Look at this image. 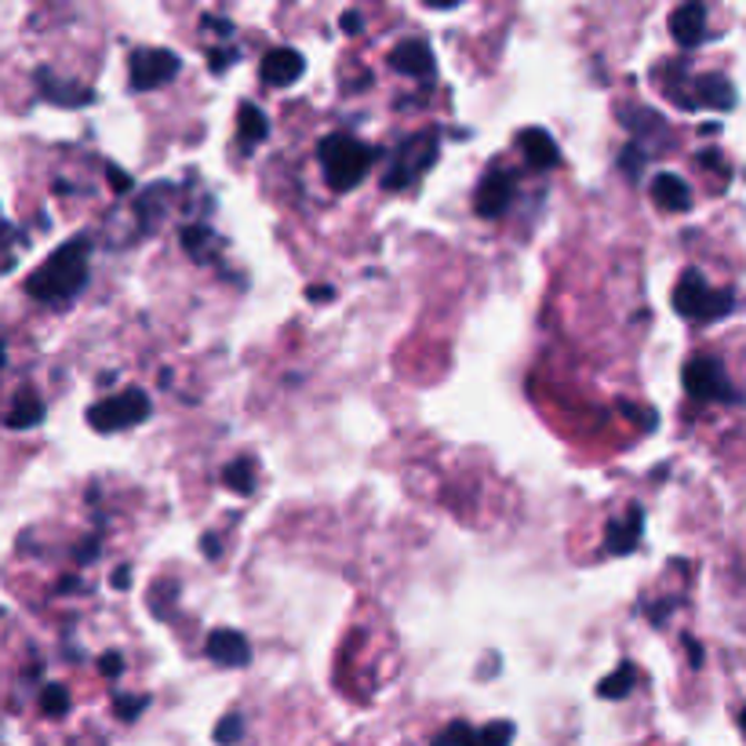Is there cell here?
Segmentation results:
<instances>
[{
    "label": "cell",
    "instance_id": "obj_13",
    "mask_svg": "<svg viewBox=\"0 0 746 746\" xmlns=\"http://www.w3.org/2000/svg\"><path fill=\"white\" fill-rule=\"evenodd\" d=\"M33 81H37V91H41L48 102H56V107H88V102H95V91L81 88L77 81H59V77L44 67L33 73Z\"/></svg>",
    "mask_w": 746,
    "mask_h": 746
},
{
    "label": "cell",
    "instance_id": "obj_34",
    "mask_svg": "<svg viewBox=\"0 0 746 746\" xmlns=\"http://www.w3.org/2000/svg\"><path fill=\"white\" fill-rule=\"evenodd\" d=\"M204 26H208V30H219L222 37H230V33H233V22H230V19H215V16H208V19H204Z\"/></svg>",
    "mask_w": 746,
    "mask_h": 746
},
{
    "label": "cell",
    "instance_id": "obj_4",
    "mask_svg": "<svg viewBox=\"0 0 746 746\" xmlns=\"http://www.w3.org/2000/svg\"><path fill=\"white\" fill-rule=\"evenodd\" d=\"M434 161H437V132H419L412 139H404L394 153V161H390V172L383 175V186L386 190L412 186Z\"/></svg>",
    "mask_w": 746,
    "mask_h": 746
},
{
    "label": "cell",
    "instance_id": "obj_7",
    "mask_svg": "<svg viewBox=\"0 0 746 746\" xmlns=\"http://www.w3.org/2000/svg\"><path fill=\"white\" fill-rule=\"evenodd\" d=\"M182 70L175 51L168 48H139L128 59V77H132V91H153L168 84Z\"/></svg>",
    "mask_w": 746,
    "mask_h": 746
},
{
    "label": "cell",
    "instance_id": "obj_27",
    "mask_svg": "<svg viewBox=\"0 0 746 746\" xmlns=\"http://www.w3.org/2000/svg\"><path fill=\"white\" fill-rule=\"evenodd\" d=\"M147 703H150L147 696H139V699L135 696H117L113 699V714L121 717V722H135V717L147 710Z\"/></svg>",
    "mask_w": 746,
    "mask_h": 746
},
{
    "label": "cell",
    "instance_id": "obj_21",
    "mask_svg": "<svg viewBox=\"0 0 746 746\" xmlns=\"http://www.w3.org/2000/svg\"><path fill=\"white\" fill-rule=\"evenodd\" d=\"M182 248H186V255H193L198 263H208L215 248V233L201 226V222H190V226H182Z\"/></svg>",
    "mask_w": 746,
    "mask_h": 746
},
{
    "label": "cell",
    "instance_id": "obj_3",
    "mask_svg": "<svg viewBox=\"0 0 746 746\" xmlns=\"http://www.w3.org/2000/svg\"><path fill=\"white\" fill-rule=\"evenodd\" d=\"M674 310L688 321H717L736 310V292H710L699 270H685L674 288Z\"/></svg>",
    "mask_w": 746,
    "mask_h": 746
},
{
    "label": "cell",
    "instance_id": "obj_37",
    "mask_svg": "<svg viewBox=\"0 0 746 746\" xmlns=\"http://www.w3.org/2000/svg\"><path fill=\"white\" fill-rule=\"evenodd\" d=\"M95 546H99V540H95V535H91V540H84V543H81V554H77V557H81L84 565H88V561H95V554H99Z\"/></svg>",
    "mask_w": 746,
    "mask_h": 746
},
{
    "label": "cell",
    "instance_id": "obj_12",
    "mask_svg": "<svg viewBox=\"0 0 746 746\" xmlns=\"http://www.w3.org/2000/svg\"><path fill=\"white\" fill-rule=\"evenodd\" d=\"M306 70V59L299 56L295 48H273L270 56L263 59V67H259V73H263V81L270 88H288L295 84L299 77H303Z\"/></svg>",
    "mask_w": 746,
    "mask_h": 746
},
{
    "label": "cell",
    "instance_id": "obj_41",
    "mask_svg": "<svg viewBox=\"0 0 746 746\" xmlns=\"http://www.w3.org/2000/svg\"><path fill=\"white\" fill-rule=\"evenodd\" d=\"M0 364H4V346H0Z\"/></svg>",
    "mask_w": 746,
    "mask_h": 746
},
{
    "label": "cell",
    "instance_id": "obj_33",
    "mask_svg": "<svg viewBox=\"0 0 746 746\" xmlns=\"http://www.w3.org/2000/svg\"><path fill=\"white\" fill-rule=\"evenodd\" d=\"M107 175H110V182H113V186H117V190H128V186H132V179H128V175L121 172V168H113V164H107Z\"/></svg>",
    "mask_w": 746,
    "mask_h": 746
},
{
    "label": "cell",
    "instance_id": "obj_17",
    "mask_svg": "<svg viewBox=\"0 0 746 746\" xmlns=\"http://www.w3.org/2000/svg\"><path fill=\"white\" fill-rule=\"evenodd\" d=\"M692 102H703V107H710V110H736L739 95H736V88H732L728 77L706 73L696 81V99Z\"/></svg>",
    "mask_w": 746,
    "mask_h": 746
},
{
    "label": "cell",
    "instance_id": "obj_15",
    "mask_svg": "<svg viewBox=\"0 0 746 746\" xmlns=\"http://www.w3.org/2000/svg\"><path fill=\"white\" fill-rule=\"evenodd\" d=\"M521 153H525V161L535 168V172H546V168H554L561 161V150L557 142L550 139V132H543V128H525L517 139Z\"/></svg>",
    "mask_w": 746,
    "mask_h": 746
},
{
    "label": "cell",
    "instance_id": "obj_14",
    "mask_svg": "<svg viewBox=\"0 0 746 746\" xmlns=\"http://www.w3.org/2000/svg\"><path fill=\"white\" fill-rule=\"evenodd\" d=\"M390 67L404 77H430L434 73V51L426 41H401L390 51Z\"/></svg>",
    "mask_w": 746,
    "mask_h": 746
},
{
    "label": "cell",
    "instance_id": "obj_30",
    "mask_svg": "<svg viewBox=\"0 0 746 746\" xmlns=\"http://www.w3.org/2000/svg\"><path fill=\"white\" fill-rule=\"evenodd\" d=\"M99 671L107 674V677H121V671H124V659L117 656V652H107V656L99 659Z\"/></svg>",
    "mask_w": 746,
    "mask_h": 746
},
{
    "label": "cell",
    "instance_id": "obj_35",
    "mask_svg": "<svg viewBox=\"0 0 746 746\" xmlns=\"http://www.w3.org/2000/svg\"><path fill=\"white\" fill-rule=\"evenodd\" d=\"M201 546H204V554H208V557H219V554H222V546H219V535H215V532H204Z\"/></svg>",
    "mask_w": 746,
    "mask_h": 746
},
{
    "label": "cell",
    "instance_id": "obj_38",
    "mask_svg": "<svg viewBox=\"0 0 746 746\" xmlns=\"http://www.w3.org/2000/svg\"><path fill=\"white\" fill-rule=\"evenodd\" d=\"M343 33H361V16H357V11H346V16H343Z\"/></svg>",
    "mask_w": 746,
    "mask_h": 746
},
{
    "label": "cell",
    "instance_id": "obj_36",
    "mask_svg": "<svg viewBox=\"0 0 746 746\" xmlns=\"http://www.w3.org/2000/svg\"><path fill=\"white\" fill-rule=\"evenodd\" d=\"M128 583H132V568L121 565L113 572V586H117V591H128Z\"/></svg>",
    "mask_w": 746,
    "mask_h": 746
},
{
    "label": "cell",
    "instance_id": "obj_2",
    "mask_svg": "<svg viewBox=\"0 0 746 746\" xmlns=\"http://www.w3.org/2000/svg\"><path fill=\"white\" fill-rule=\"evenodd\" d=\"M369 164H372V150L364 147V142L350 139V135H329L321 142V168H324V179H329V186L346 193L353 186H361V179L369 175Z\"/></svg>",
    "mask_w": 746,
    "mask_h": 746
},
{
    "label": "cell",
    "instance_id": "obj_11",
    "mask_svg": "<svg viewBox=\"0 0 746 746\" xmlns=\"http://www.w3.org/2000/svg\"><path fill=\"white\" fill-rule=\"evenodd\" d=\"M671 33L681 48H696L706 37V4L703 0H685V4L674 8L671 16Z\"/></svg>",
    "mask_w": 746,
    "mask_h": 746
},
{
    "label": "cell",
    "instance_id": "obj_8",
    "mask_svg": "<svg viewBox=\"0 0 746 746\" xmlns=\"http://www.w3.org/2000/svg\"><path fill=\"white\" fill-rule=\"evenodd\" d=\"M510 201H514V179H510L506 172H492L481 179L477 186V198H474V212L481 219H500Z\"/></svg>",
    "mask_w": 746,
    "mask_h": 746
},
{
    "label": "cell",
    "instance_id": "obj_31",
    "mask_svg": "<svg viewBox=\"0 0 746 746\" xmlns=\"http://www.w3.org/2000/svg\"><path fill=\"white\" fill-rule=\"evenodd\" d=\"M306 299H310V303H332L335 288L332 284H313V288H306Z\"/></svg>",
    "mask_w": 746,
    "mask_h": 746
},
{
    "label": "cell",
    "instance_id": "obj_9",
    "mask_svg": "<svg viewBox=\"0 0 746 746\" xmlns=\"http://www.w3.org/2000/svg\"><path fill=\"white\" fill-rule=\"evenodd\" d=\"M641 532H645V514H641V506H631L623 517L608 521V528H605L608 554H615V557L634 554L637 543H641Z\"/></svg>",
    "mask_w": 746,
    "mask_h": 746
},
{
    "label": "cell",
    "instance_id": "obj_32",
    "mask_svg": "<svg viewBox=\"0 0 746 746\" xmlns=\"http://www.w3.org/2000/svg\"><path fill=\"white\" fill-rule=\"evenodd\" d=\"M699 164H706V172H717V168H725V157L717 150H703L699 153Z\"/></svg>",
    "mask_w": 746,
    "mask_h": 746
},
{
    "label": "cell",
    "instance_id": "obj_1",
    "mask_svg": "<svg viewBox=\"0 0 746 746\" xmlns=\"http://www.w3.org/2000/svg\"><path fill=\"white\" fill-rule=\"evenodd\" d=\"M88 252H91L88 238L67 241L44 266H37L30 273L26 292H30L33 299H41V303H70V299L81 292L84 281H88Z\"/></svg>",
    "mask_w": 746,
    "mask_h": 746
},
{
    "label": "cell",
    "instance_id": "obj_23",
    "mask_svg": "<svg viewBox=\"0 0 746 746\" xmlns=\"http://www.w3.org/2000/svg\"><path fill=\"white\" fill-rule=\"evenodd\" d=\"M222 481H226V488H233L238 495H252L255 492V466H252V460H233L226 470H222Z\"/></svg>",
    "mask_w": 746,
    "mask_h": 746
},
{
    "label": "cell",
    "instance_id": "obj_39",
    "mask_svg": "<svg viewBox=\"0 0 746 746\" xmlns=\"http://www.w3.org/2000/svg\"><path fill=\"white\" fill-rule=\"evenodd\" d=\"M688 652H692V666H703V648L696 645V641H688Z\"/></svg>",
    "mask_w": 746,
    "mask_h": 746
},
{
    "label": "cell",
    "instance_id": "obj_10",
    "mask_svg": "<svg viewBox=\"0 0 746 746\" xmlns=\"http://www.w3.org/2000/svg\"><path fill=\"white\" fill-rule=\"evenodd\" d=\"M208 659L230 666V671H241V666L252 663V645H248L241 631H212V637H208Z\"/></svg>",
    "mask_w": 746,
    "mask_h": 746
},
{
    "label": "cell",
    "instance_id": "obj_24",
    "mask_svg": "<svg viewBox=\"0 0 746 746\" xmlns=\"http://www.w3.org/2000/svg\"><path fill=\"white\" fill-rule=\"evenodd\" d=\"M510 743H514V725L510 722L484 725L474 732V739H470V746H510Z\"/></svg>",
    "mask_w": 746,
    "mask_h": 746
},
{
    "label": "cell",
    "instance_id": "obj_19",
    "mask_svg": "<svg viewBox=\"0 0 746 746\" xmlns=\"http://www.w3.org/2000/svg\"><path fill=\"white\" fill-rule=\"evenodd\" d=\"M44 419V404L37 401V394L33 390H22V394L16 397V409L8 412V430H30V426H37Z\"/></svg>",
    "mask_w": 746,
    "mask_h": 746
},
{
    "label": "cell",
    "instance_id": "obj_25",
    "mask_svg": "<svg viewBox=\"0 0 746 746\" xmlns=\"http://www.w3.org/2000/svg\"><path fill=\"white\" fill-rule=\"evenodd\" d=\"M241 736H244V717H241V714H226V717H222V722L215 725V743H222V746L241 743Z\"/></svg>",
    "mask_w": 746,
    "mask_h": 746
},
{
    "label": "cell",
    "instance_id": "obj_5",
    "mask_svg": "<svg viewBox=\"0 0 746 746\" xmlns=\"http://www.w3.org/2000/svg\"><path fill=\"white\" fill-rule=\"evenodd\" d=\"M150 394L147 390H124V394H113L107 401H95L88 409V423L102 430V434H113V430L135 426L142 419H150Z\"/></svg>",
    "mask_w": 746,
    "mask_h": 746
},
{
    "label": "cell",
    "instance_id": "obj_26",
    "mask_svg": "<svg viewBox=\"0 0 746 746\" xmlns=\"http://www.w3.org/2000/svg\"><path fill=\"white\" fill-rule=\"evenodd\" d=\"M41 706H44V714L62 717V714L70 710V692L62 688V685H48V688H44V696H41Z\"/></svg>",
    "mask_w": 746,
    "mask_h": 746
},
{
    "label": "cell",
    "instance_id": "obj_20",
    "mask_svg": "<svg viewBox=\"0 0 746 746\" xmlns=\"http://www.w3.org/2000/svg\"><path fill=\"white\" fill-rule=\"evenodd\" d=\"M619 121H623L626 128H631V132H634L637 139L656 135V132H666L663 117H659L656 110H648V107H623V110H619Z\"/></svg>",
    "mask_w": 746,
    "mask_h": 746
},
{
    "label": "cell",
    "instance_id": "obj_40",
    "mask_svg": "<svg viewBox=\"0 0 746 746\" xmlns=\"http://www.w3.org/2000/svg\"><path fill=\"white\" fill-rule=\"evenodd\" d=\"M423 4H430V8H455L460 0H423Z\"/></svg>",
    "mask_w": 746,
    "mask_h": 746
},
{
    "label": "cell",
    "instance_id": "obj_16",
    "mask_svg": "<svg viewBox=\"0 0 746 746\" xmlns=\"http://www.w3.org/2000/svg\"><path fill=\"white\" fill-rule=\"evenodd\" d=\"M652 198L663 208V212H688L692 208V190L685 179H677L671 172H663L652 179Z\"/></svg>",
    "mask_w": 746,
    "mask_h": 746
},
{
    "label": "cell",
    "instance_id": "obj_18",
    "mask_svg": "<svg viewBox=\"0 0 746 746\" xmlns=\"http://www.w3.org/2000/svg\"><path fill=\"white\" fill-rule=\"evenodd\" d=\"M266 132H270L266 113L259 110L255 102H241V113H238V135H241V147H244V150L259 147V142L266 139Z\"/></svg>",
    "mask_w": 746,
    "mask_h": 746
},
{
    "label": "cell",
    "instance_id": "obj_6",
    "mask_svg": "<svg viewBox=\"0 0 746 746\" xmlns=\"http://www.w3.org/2000/svg\"><path fill=\"white\" fill-rule=\"evenodd\" d=\"M685 390L696 401H725L739 404V390L728 383V375L722 369V361L714 357H696L685 364Z\"/></svg>",
    "mask_w": 746,
    "mask_h": 746
},
{
    "label": "cell",
    "instance_id": "obj_28",
    "mask_svg": "<svg viewBox=\"0 0 746 746\" xmlns=\"http://www.w3.org/2000/svg\"><path fill=\"white\" fill-rule=\"evenodd\" d=\"M619 168H623L626 179H637L641 175V168H645V153H641L637 142H631V147L619 153Z\"/></svg>",
    "mask_w": 746,
    "mask_h": 746
},
{
    "label": "cell",
    "instance_id": "obj_22",
    "mask_svg": "<svg viewBox=\"0 0 746 746\" xmlns=\"http://www.w3.org/2000/svg\"><path fill=\"white\" fill-rule=\"evenodd\" d=\"M634 681H637V671H634L631 663H623L619 671H612L605 681H601V685H597V696H601V699H612V703H615V699H626V696H631V688H634Z\"/></svg>",
    "mask_w": 746,
    "mask_h": 746
},
{
    "label": "cell",
    "instance_id": "obj_29",
    "mask_svg": "<svg viewBox=\"0 0 746 746\" xmlns=\"http://www.w3.org/2000/svg\"><path fill=\"white\" fill-rule=\"evenodd\" d=\"M233 62H238V51H233V48H215L212 56H208V70L222 73V70H230Z\"/></svg>",
    "mask_w": 746,
    "mask_h": 746
}]
</instances>
